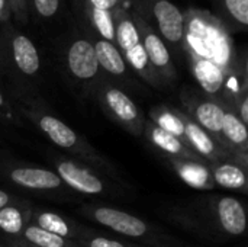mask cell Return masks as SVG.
<instances>
[{
	"label": "cell",
	"instance_id": "obj_1",
	"mask_svg": "<svg viewBox=\"0 0 248 247\" xmlns=\"http://www.w3.org/2000/svg\"><path fill=\"white\" fill-rule=\"evenodd\" d=\"M185 15V48L189 61H208L231 76L237 70V58L230 32L209 12L190 9Z\"/></svg>",
	"mask_w": 248,
	"mask_h": 247
},
{
	"label": "cell",
	"instance_id": "obj_2",
	"mask_svg": "<svg viewBox=\"0 0 248 247\" xmlns=\"http://www.w3.org/2000/svg\"><path fill=\"white\" fill-rule=\"evenodd\" d=\"M128 9L141 17L177 55L185 48V15L170 0H126Z\"/></svg>",
	"mask_w": 248,
	"mask_h": 247
},
{
	"label": "cell",
	"instance_id": "obj_3",
	"mask_svg": "<svg viewBox=\"0 0 248 247\" xmlns=\"http://www.w3.org/2000/svg\"><path fill=\"white\" fill-rule=\"evenodd\" d=\"M113 23H115V44L121 51L122 57L125 58L128 67H131L148 84L161 87L164 83L157 76V73L154 71V68L151 67L147 58L137 25L129 13L128 4L126 7L115 12Z\"/></svg>",
	"mask_w": 248,
	"mask_h": 247
},
{
	"label": "cell",
	"instance_id": "obj_4",
	"mask_svg": "<svg viewBox=\"0 0 248 247\" xmlns=\"http://www.w3.org/2000/svg\"><path fill=\"white\" fill-rule=\"evenodd\" d=\"M64 61L70 76L78 82H94L99 79L100 67L92 36L83 31L68 35L64 47Z\"/></svg>",
	"mask_w": 248,
	"mask_h": 247
},
{
	"label": "cell",
	"instance_id": "obj_5",
	"mask_svg": "<svg viewBox=\"0 0 248 247\" xmlns=\"http://www.w3.org/2000/svg\"><path fill=\"white\" fill-rule=\"evenodd\" d=\"M26 115H29L31 119L38 125V128L60 148L76 150L84 159H87L93 163H100V159L97 157V154L93 150H90L87 143L80 140L77 132L73 128H70L67 124H64L61 119H58L52 115L44 114L39 109L26 111Z\"/></svg>",
	"mask_w": 248,
	"mask_h": 247
},
{
	"label": "cell",
	"instance_id": "obj_6",
	"mask_svg": "<svg viewBox=\"0 0 248 247\" xmlns=\"http://www.w3.org/2000/svg\"><path fill=\"white\" fill-rule=\"evenodd\" d=\"M99 98L105 111L122 127H125L129 132L135 135H140L142 132L145 124L140 115V111L135 102L122 89L110 84L106 80H100Z\"/></svg>",
	"mask_w": 248,
	"mask_h": 247
},
{
	"label": "cell",
	"instance_id": "obj_7",
	"mask_svg": "<svg viewBox=\"0 0 248 247\" xmlns=\"http://www.w3.org/2000/svg\"><path fill=\"white\" fill-rule=\"evenodd\" d=\"M129 13L137 25L138 33L141 38V44L144 47V51L147 54V58H148L151 67L154 68V71L157 73V76L161 79V82L164 84L173 83L177 79V71L173 64L171 52L169 51L167 45L141 17H138L131 10H129Z\"/></svg>",
	"mask_w": 248,
	"mask_h": 247
},
{
	"label": "cell",
	"instance_id": "obj_8",
	"mask_svg": "<svg viewBox=\"0 0 248 247\" xmlns=\"http://www.w3.org/2000/svg\"><path fill=\"white\" fill-rule=\"evenodd\" d=\"M3 36H4V55H7L17 68V71L23 76H35L41 70V55L33 44V41L16 31L13 25L3 26Z\"/></svg>",
	"mask_w": 248,
	"mask_h": 247
},
{
	"label": "cell",
	"instance_id": "obj_9",
	"mask_svg": "<svg viewBox=\"0 0 248 247\" xmlns=\"http://www.w3.org/2000/svg\"><path fill=\"white\" fill-rule=\"evenodd\" d=\"M94 221L108 229L116 231L118 234L128 236V237H144L148 233V226L140 220L138 217L109 208V207H97L90 211Z\"/></svg>",
	"mask_w": 248,
	"mask_h": 247
},
{
	"label": "cell",
	"instance_id": "obj_10",
	"mask_svg": "<svg viewBox=\"0 0 248 247\" xmlns=\"http://www.w3.org/2000/svg\"><path fill=\"white\" fill-rule=\"evenodd\" d=\"M57 175L71 189L84 195H99L105 191L103 182L71 160H61L57 163Z\"/></svg>",
	"mask_w": 248,
	"mask_h": 247
},
{
	"label": "cell",
	"instance_id": "obj_11",
	"mask_svg": "<svg viewBox=\"0 0 248 247\" xmlns=\"http://www.w3.org/2000/svg\"><path fill=\"white\" fill-rule=\"evenodd\" d=\"M9 179L15 185L31 191H52L62 185L55 172L38 167H15L9 172Z\"/></svg>",
	"mask_w": 248,
	"mask_h": 247
},
{
	"label": "cell",
	"instance_id": "obj_12",
	"mask_svg": "<svg viewBox=\"0 0 248 247\" xmlns=\"http://www.w3.org/2000/svg\"><path fill=\"white\" fill-rule=\"evenodd\" d=\"M215 17L228 32H246L248 26V0H211Z\"/></svg>",
	"mask_w": 248,
	"mask_h": 247
},
{
	"label": "cell",
	"instance_id": "obj_13",
	"mask_svg": "<svg viewBox=\"0 0 248 247\" xmlns=\"http://www.w3.org/2000/svg\"><path fill=\"white\" fill-rule=\"evenodd\" d=\"M217 217L222 230L231 236H241L247 229L246 210L237 198H219L217 202Z\"/></svg>",
	"mask_w": 248,
	"mask_h": 247
},
{
	"label": "cell",
	"instance_id": "obj_14",
	"mask_svg": "<svg viewBox=\"0 0 248 247\" xmlns=\"http://www.w3.org/2000/svg\"><path fill=\"white\" fill-rule=\"evenodd\" d=\"M145 127H147V132H148L150 140L153 141V144L155 147H158L161 151H164L166 154H169L171 159L195 160V162H201L202 160L201 156H198L190 147H187L180 138L174 137L173 134L158 128L153 122H147Z\"/></svg>",
	"mask_w": 248,
	"mask_h": 247
},
{
	"label": "cell",
	"instance_id": "obj_15",
	"mask_svg": "<svg viewBox=\"0 0 248 247\" xmlns=\"http://www.w3.org/2000/svg\"><path fill=\"white\" fill-rule=\"evenodd\" d=\"M180 116L185 124V137L187 146L201 157H205L212 162L219 160L224 156V153H221V150L218 148L217 143L211 138V135L189 116L183 114H180Z\"/></svg>",
	"mask_w": 248,
	"mask_h": 247
},
{
	"label": "cell",
	"instance_id": "obj_16",
	"mask_svg": "<svg viewBox=\"0 0 248 247\" xmlns=\"http://www.w3.org/2000/svg\"><path fill=\"white\" fill-rule=\"evenodd\" d=\"M92 39L94 44L96 57H97V63H99L100 70H103L106 74H110L113 77L126 79L129 76L128 64L125 61V58L122 57L121 51L118 49V47L115 44L105 41V39H100V38L92 36Z\"/></svg>",
	"mask_w": 248,
	"mask_h": 247
},
{
	"label": "cell",
	"instance_id": "obj_17",
	"mask_svg": "<svg viewBox=\"0 0 248 247\" xmlns=\"http://www.w3.org/2000/svg\"><path fill=\"white\" fill-rule=\"evenodd\" d=\"M190 112H193L196 124L208 134H222V124L225 111L214 100H192L187 102Z\"/></svg>",
	"mask_w": 248,
	"mask_h": 247
},
{
	"label": "cell",
	"instance_id": "obj_18",
	"mask_svg": "<svg viewBox=\"0 0 248 247\" xmlns=\"http://www.w3.org/2000/svg\"><path fill=\"white\" fill-rule=\"evenodd\" d=\"M171 163L179 178L190 188L212 189L215 186L212 181V175L203 163L195 160H177V159H171Z\"/></svg>",
	"mask_w": 248,
	"mask_h": 247
},
{
	"label": "cell",
	"instance_id": "obj_19",
	"mask_svg": "<svg viewBox=\"0 0 248 247\" xmlns=\"http://www.w3.org/2000/svg\"><path fill=\"white\" fill-rule=\"evenodd\" d=\"M190 66H192V71L195 74V79L198 80L201 87L209 95L219 93L227 83V77H231L227 73H224L218 66L208 63V61L195 60V61H190Z\"/></svg>",
	"mask_w": 248,
	"mask_h": 247
},
{
	"label": "cell",
	"instance_id": "obj_20",
	"mask_svg": "<svg viewBox=\"0 0 248 247\" xmlns=\"http://www.w3.org/2000/svg\"><path fill=\"white\" fill-rule=\"evenodd\" d=\"M212 181L215 186L230 191H244L247 186L246 170L234 163H221L212 170Z\"/></svg>",
	"mask_w": 248,
	"mask_h": 247
},
{
	"label": "cell",
	"instance_id": "obj_21",
	"mask_svg": "<svg viewBox=\"0 0 248 247\" xmlns=\"http://www.w3.org/2000/svg\"><path fill=\"white\" fill-rule=\"evenodd\" d=\"M151 121L154 125H157L158 128H161V130L173 134L174 137L180 138L187 146V141L185 137V124H183L180 114L160 106V108L151 109Z\"/></svg>",
	"mask_w": 248,
	"mask_h": 247
},
{
	"label": "cell",
	"instance_id": "obj_22",
	"mask_svg": "<svg viewBox=\"0 0 248 247\" xmlns=\"http://www.w3.org/2000/svg\"><path fill=\"white\" fill-rule=\"evenodd\" d=\"M32 217H33V221L36 223L35 226H38L39 229H42L45 231H49V233L57 234L64 239L77 236L76 230L68 224V221L64 220L58 214H54L49 211H42V213H33Z\"/></svg>",
	"mask_w": 248,
	"mask_h": 247
},
{
	"label": "cell",
	"instance_id": "obj_23",
	"mask_svg": "<svg viewBox=\"0 0 248 247\" xmlns=\"http://www.w3.org/2000/svg\"><path fill=\"white\" fill-rule=\"evenodd\" d=\"M22 236L28 243L36 247H76V245H73L68 239L45 231L35 224L26 226Z\"/></svg>",
	"mask_w": 248,
	"mask_h": 247
},
{
	"label": "cell",
	"instance_id": "obj_24",
	"mask_svg": "<svg viewBox=\"0 0 248 247\" xmlns=\"http://www.w3.org/2000/svg\"><path fill=\"white\" fill-rule=\"evenodd\" d=\"M26 217L16 205H6L0 210V230L10 236H20L25 230Z\"/></svg>",
	"mask_w": 248,
	"mask_h": 247
},
{
	"label": "cell",
	"instance_id": "obj_25",
	"mask_svg": "<svg viewBox=\"0 0 248 247\" xmlns=\"http://www.w3.org/2000/svg\"><path fill=\"white\" fill-rule=\"evenodd\" d=\"M224 138L235 147H247V125L240 121V118L232 112H225L222 124Z\"/></svg>",
	"mask_w": 248,
	"mask_h": 247
},
{
	"label": "cell",
	"instance_id": "obj_26",
	"mask_svg": "<svg viewBox=\"0 0 248 247\" xmlns=\"http://www.w3.org/2000/svg\"><path fill=\"white\" fill-rule=\"evenodd\" d=\"M29 16L32 15L36 20L49 22L61 10V0H28Z\"/></svg>",
	"mask_w": 248,
	"mask_h": 247
},
{
	"label": "cell",
	"instance_id": "obj_27",
	"mask_svg": "<svg viewBox=\"0 0 248 247\" xmlns=\"http://www.w3.org/2000/svg\"><path fill=\"white\" fill-rule=\"evenodd\" d=\"M71 1L81 3L89 7L105 10V12H112V13H115L119 9L126 7V4H128L126 0H71Z\"/></svg>",
	"mask_w": 248,
	"mask_h": 247
},
{
	"label": "cell",
	"instance_id": "obj_28",
	"mask_svg": "<svg viewBox=\"0 0 248 247\" xmlns=\"http://www.w3.org/2000/svg\"><path fill=\"white\" fill-rule=\"evenodd\" d=\"M12 12V19H15L20 25H26L29 22V7L28 0H7Z\"/></svg>",
	"mask_w": 248,
	"mask_h": 247
},
{
	"label": "cell",
	"instance_id": "obj_29",
	"mask_svg": "<svg viewBox=\"0 0 248 247\" xmlns=\"http://www.w3.org/2000/svg\"><path fill=\"white\" fill-rule=\"evenodd\" d=\"M87 247H126L124 243L112 240V239H106V237H92L87 240L86 243Z\"/></svg>",
	"mask_w": 248,
	"mask_h": 247
},
{
	"label": "cell",
	"instance_id": "obj_30",
	"mask_svg": "<svg viewBox=\"0 0 248 247\" xmlns=\"http://www.w3.org/2000/svg\"><path fill=\"white\" fill-rule=\"evenodd\" d=\"M0 25L1 26L12 25V12L7 0H0Z\"/></svg>",
	"mask_w": 248,
	"mask_h": 247
},
{
	"label": "cell",
	"instance_id": "obj_31",
	"mask_svg": "<svg viewBox=\"0 0 248 247\" xmlns=\"http://www.w3.org/2000/svg\"><path fill=\"white\" fill-rule=\"evenodd\" d=\"M238 112H240V121L243 124L247 125L248 122V96L244 95L241 96L240 99V103H238Z\"/></svg>",
	"mask_w": 248,
	"mask_h": 247
},
{
	"label": "cell",
	"instance_id": "obj_32",
	"mask_svg": "<svg viewBox=\"0 0 248 247\" xmlns=\"http://www.w3.org/2000/svg\"><path fill=\"white\" fill-rule=\"evenodd\" d=\"M10 201H12L10 195H9L7 192H4V191H1V189H0V210H1L3 207L9 205V204H10Z\"/></svg>",
	"mask_w": 248,
	"mask_h": 247
},
{
	"label": "cell",
	"instance_id": "obj_33",
	"mask_svg": "<svg viewBox=\"0 0 248 247\" xmlns=\"http://www.w3.org/2000/svg\"><path fill=\"white\" fill-rule=\"evenodd\" d=\"M4 36H3V33H0V61H3L4 60Z\"/></svg>",
	"mask_w": 248,
	"mask_h": 247
},
{
	"label": "cell",
	"instance_id": "obj_34",
	"mask_svg": "<svg viewBox=\"0 0 248 247\" xmlns=\"http://www.w3.org/2000/svg\"><path fill=\"white\" fill-rule=\"evenodd\" d=\"M4 105H6V100H4V98H3V95H1V92H0V109H3Z\"/></svg>",
	"mask_w": 248,
	"mask_h": 247
},
{
	"label": "cell",
	"instance_id": "obj_35",
	"mask_svg": "<svg viewBox=\"0 0 248 247\" xmlns=\"http://www.w3.org/2000/svg\"><path fill=\"white\" fill-rule=\"evenodd\" d=\"M13 247H22V246H20V243H19V242H17V243H16V242H13Z\"/></svg>",
	"mask_w": 248,
	"mask_h": 247
},
{
	"label": "cell",
	"instance_id": "obj_36",
	"mask_svg": "<svg viewBox=\"0 0 248 247\" xmlns=\"http://www.w3.org/2000/svg\"><path fill=\"white\" fill-rule=\"evenodd\" d=\"M0 247H3V246H0Z\"/></svg>",
	"mask_w": 248,
	"mask_h": 247
}]
</instances>
